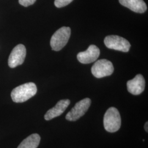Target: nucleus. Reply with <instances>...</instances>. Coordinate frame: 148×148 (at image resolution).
Masks as SVG:
<instances>
[{
    "mask_svg": "<svg viewBox=\"0 0 148 148\" xmlns=\"http://www.w3.org/2000/svg\"><path fill=\"white\" fill-rule=\"evenodd\" d=\"M27 54L26 48L24 45L19 44L16 46L12 51L8 58V66L14 68L24 63Z\"/></svg>",
    "mask_w": 148,
    "mask_h": 148,
    "instance_id": "nucleus-7",
    "label": "nucleus"
},
{
    "mask_svg": "<svg viewBox=\"0 0 148 148\" xmlns=\"http://www.w3.org/2000/svg\"><path fill=\"white\" fill-rule=\"evenodd\" d=\"M37 87L33 82L20 85L12 90L11 98L15 103H23L30 99L37 93Z\"/></svg>",
    "mask_w": 148,
    "mask_h": 148,
    "instance_id": "nucleus-1",
    "label": "nucleus"
},
{
    "mask_svg": "<svg viewBox=\"0 0 148 148\" xmlns=\"http://www.w3.org/2000/svg\"><path fill=\"white\" fill-rule=\"evenodd\" d=\"M148 122H147L145 123V125H144V129H145V131H146L147 132H148Z\"/></svg>",
    "mask_w": 148,
    "mask_h": 148,
    "instance_id": "nucleus-15",
    "label": "nucleus"
},
{
    "mask_svg": "<svg viewBox=\"0 0 148 148\" xmlns=\"http://www.w3.org/2000/svg\"><path fill=\"white\" fill-rule=\"evenodd\" d=\"M119 2L121 5L136 13H143L147 10V6L143 0H119Z\"/></svg>",
    "mask_w": 148,
    "mask_h": 148,
    "instance_id": "nucleus-11",
    "label": "nucleus"
},
{
    "mask_svg": "<svg viewBox=\"0 0 148 148\" xmlns=\"http://www.w3.org/2000/svg\"><path fill=\"white\" fill-rule=\"evenodd\" d=\"M104 41L106 47L123 52H128L131 47V44L128 41L117 35L108 36Z\"/></svg>",
    "mask_w": 148,
    "mask_h": 148,
    "instance_id": "nucleus-6",
    "label": "nucleus"
},
{
    "mask_svg": "<svg viewBox=\"0 0 148 148\" xmlns=\"http://www.w3.org/2000/svg\"><path fill=\"white\" fill-rule=\"evenodd\" d=\"M91 104L90 98H86L78 101L66 115V119L69 121H75L83 116L88 110Z\"/></svg>",
    "mask_w": 148,
    "mask_h": 148,
    "instance_id": "nucleus-5",
    "label": "nucleus"
},
{
    "mask_svg": "<svg viewBox=\"0 0 148 148\" xmlns=\"http://www.w3.org/2000/svg\"><path fill=\"white\" fill-rule=\"evenodd\" d=\"M145 81L141 74H138L132 79L128 81L127 82L128 91L133 95L141 94L145 89Z\"/></svg>",
    "mask_w": 148,
    "mask_h": 148,
    "instance_id": "nucleus-9",
    "label": "nucleus"
},
{
    "mask_svg": "<svg viewBox=\"0 0 148 148\" xmlns=\"http://www.w3.org/2000/svg\"><path fill=\"white\" fill-rule=\"evenodd\" d=\"M103 123L105 130L109 132H115L120 128L121 119L116 108L111 107L107 110L104 116Z\"/></svg>",
    "mask_w": 148,
    "mask_h": 148,
    "instance_id": "nucleus-2",
    "label": "nucleus"
},
{
    "mask_svg": "<svg viewBox=\"0 0 148 148\" xmlns=\"http://www.w3.org/2000/svg\"><path fill=\"white\" fill-rule=\"evenodd\" d=\"M114 70V68L112 63L110 61L105 59L97 61L91 69L93 75L98 79L111 75Z\"/></svg>",
    "mask_w": 148,
    "mask_h": 148,
    "instance_id": "nucleus-4",
    "label": "nucleus"
},
{
    "mask_svg": "<svg viewBox=\"0 0 148 148\" xmlns=\"http://www.w3.org/2000/svg\"><path fill=\"white\" fill-rule=\"evenodd\" d=\"M36 1V0H19V3L24 7H28L33 5Z\"/></svg>",
    "mask_w": 148,
    "mask_h": 148,
    "instance_id": "nucleus-14",
    "label": "nucleus"
},
{
    "mask_svg": "<svg viewBox=\"0 0 148 148\" xmlns=\"http://www.w3.org/2000/svg\"><path fill=\"white\" fill-rule=\"evenodd\" d=\"M40 140L41 138L38 134H32L23 140L17 148H37Z\"/></svg>",
    "mask_w": 148,
    "mask_h": 148,
    "instance_id": "nucleus-12",
    "label": "nucleus"
},
{
    "mask_svg": "<svg viewBox=\"0 0 148 148\" xmlns=\"http://www.w3.org/2000/svg\"><path fill=\"white\" fill-rule=\"evenodd\" d=\"M100 55V49L95 45H90L84 52L77 54V58L81 63L90 64L95 62Z\"/></svg>",
    "mask_w": 148,
    "mask_h": 148,
    "instance_id": "nucleus-8",
    "label": "nucleus"
},
{
    "mask_svg": "<svg viewBox=\"0 0 148 148\" xmlns=\"http://www.w3.org/2000/svg\"><path fill=\"white\" fill-rule=\"evenodd\" d=\"M73 0H55L54 5L57 8H62L68 5Z\"/></svg>",
    "mask_w": 148,
    "mask_h": 148,
    "instance_id": "nucleus-13",
    "label": "nucleus"
},
{
    "mask_svg": "<svg viewBox=\"0 0 148 148\" xmlns=\"http://www.w3.org/2000/svg\"><path fill=\"white\" fill-rule=\"evenodd\" d=\"M70 104L69 99H63L59 101L55 106L49 109L45 115V119L47 121L51 120L56 117L62 115Z\"/></svg>",
    "mask_w": 148,
    "mask_h": 148,
    "instance_id": "nucleus-10",
    "label": "nucleus"
},
{
    "mask_svg": "<svg viewBox=\"0 0 148 148\" xmlns=\"http://www.w3.org/2000/svg\"><path fill=\"white\" fill-rule=\"evenodd\" d=\"M71 35L69 27H63L54 33L51 37L50 45L53 51H59L65 46Z\"/></svg>",
    "mask_w": 148,
    "mask_h": 148,
    "instance_id": "nucleus-3",
    "label": "nucleus"
}]
</instances>
